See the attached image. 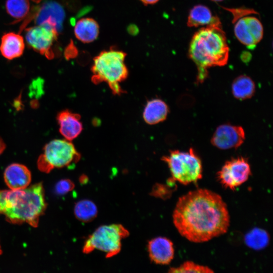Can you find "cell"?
<instances>
[{
    "instance_id": "cell-18",
    "label": "cell",
    "mask_w": 273,
    "mask_h": 273,
    "mask_svg": "<svg viewBox=\"0 0 273 273\" xmlns=\"http://www.w3.org/2000/svg\"><path fill=\"white\" fill-rule=\"evenodd\" d=\"M210 10L205 6L198 5L190 10L188 18L187 26L198 27L210 24L214 19Z\"/></svg>"
},
{
    "instance_id": "cell-10",
    "label": "cell",
    "mask_w": 273,
    "mask_h": 273,
    "mask_svg": "<svg viewBox=\"0 0 273 273\" xmlns=\"http://www.w3.org/2000/svg\"><path fill=\"white\" fill-rule=\"evenodd\" d=\"M65 13L58 3L48 1L30 10L23 23L20 31L26 28L30 21L34 20L36 25L47 23L55 27L58 31L62 29Z\"/></svg>"
},
{
    "instance_id": "cell-13",
    "label": "cell",
    "mask_w": 273,
    "mask_h": 273,
    "mask_svg": "<svg viewBox=\"0 0 273 273\" xmlns=\"http://www.w3.org/2000/svg\"><path fill=\"white\" fill-rule=\"evenodd\" d=\"M148 251L150 259L157 264H168L174 257L173 243L163 237H156L149 241Z\"/></svg>"
},
{
    "instance_id": "cell-6",
    "label": "cell",
    "mask_w": 273,
    "mask_h": 273,
    "mask_svg": "<svg viewBox=\"0 0 273 273\" xmlns=\"http://www.w3.org/2000/svg\"><path fill=\"white\" fill-rule=\"evenodd\" d=\"M161 159L167 164L173 181L188 185L202 177L201 161L192 148L188 152L171 151Z\"/></svg>"
},
{
    "instance_id": "cell-2",
    "label": "cell",
    "mask_w": 273,
    "mask_h": 273,
    "mask_svg": "<svg viewBox=\"0 0 273 273\" xmlns=\"http://www.w3.org/2000/svg\"><path fill=\"white\" fill-rule=\"evenodd\" d=\"M189 56L196 64L197 81L202 83L208 76L207 69L222 66L228 61L229 48L219 18L202 27L192 36L189 48Z\"/></svg>"
},
{
    "instance_id": "cell-26",
    "label": "cell",
    "mask_w": 273,
    "mask_h": 273,
    "mask_svg": "<svg viewBox=\"0 0 273 273\" xmlns=\"http://www.w3.org/2000/svg\"><path fill=\"white\" fill-rule=\"evenodd\" d=\"M75 187L73 182L69 179H62L57 182L55 190L57 194L62 195L72 191Z\"/></svg>"
},
{
    "instance_id": "cell-24",
    "label": "cell",
    "mask_w": 273,
    "mask_h": 273,
    "mask_svg": "<svg viewBox=\"0 0 273 273\" xmlns=\"http://www.w3.org/2000/svg\"><path fill=\"white\" fill-rule=\"evenodd\" d=\"M168 273H214V271L208 266L188 261L178 267L170 268Z\"/></svg>"
},
{
    "instance_id": "cell-12",
    "label": "cell",
    "mask_w": 273,
    "mask_h": 273,
    "mask_svg": "<svg viewBox=\"0 0 273 273\" xmlns=\"http://www.w3.org/2000/svg\"><path fill=\"white\" fill-rule=\"evenodd\" d=\"M4 178L10 190H23L29 186L31 173L25 165L15 163L9 165L5 169Z\"/></svg>"
},
{
    "instance_id": "cell-9",
    "label": "cell",
    "mask_w": 273,
    "mask_h": 273,
    "mask_svg": "<svg viewBox=\"0 0 273 273\" xmlns=\"http://www.w3.org/2000/svg\"><path fill=\"white\" fill-rule=\"evenodd\" d=\"M251 174L247 160L243 157L226 161L217 173L220 183L226 188L235 190L245 183Z\"/></svg>"
},
{
    "instance_id": "cell-14",
    "label": "cell",
    "mask_w": 273,
    "mask_h": 273,
    "mask_svg": "<svg viewBox=\"0 0 273 273\" xmlns=\"http://www.w3.org/2000/svg\"><path fill=\"white\" fill-rule=\"evenodd\" d=\"M56 118L59 132L65 140L71 141L81 133L83 125L79 114L66 109L60 111Z\"/></svg>"
},
{
    "instance_id": "cell-8",
    "label": "cell",
    "mask_w": 273,
    "mask_h": 273,
    "mask_svg": "<svg viewBox=\"0 0 273 273\" xmlns=\"http://www.w3.org/2000/svg\"><path fill=\"white\" fill-rule=\"evenodd\" d=\"M28 46L34 51L52 59L55 57L53 46L59 32L54 26L43 23L25 29Z\"/></svg>"
},
{
    "instance_id": "cell-7",
    "label": "cell",
    "mask_w": 273,
    "mask_h": 273,
    "mask_svg": "<svg viewBox=\"0 0 273 273\" xmlns=\"http://www.w3.org/2000/svg\"><path fill=\"white\" fill-rule=\"evenodd\" d=\"M129 234L128 230L120 224L100 226L88 237L82 251L87 254L97 249L105 252L107 258L113 257L119 253L121 240Z\"/></svg>"
},
{
    "instance_id": "cell-11",
    "label": "cell",
    "mask_w": 273,
    "mask_h": 273,
    "mask_svg": "<svg viewBox=\"0 0 273 273\" xmlns=\"http://www.w3.org/2000/svg\"><path fill=\"white\" fill-rule=\"evenodd\" d=\"M245 139V131L241 126L224 124L216 128L211 142L219 149L227 150L239 147Z\"/></svg>"
},
{
    "instance_id": "cell-25",
    "label": "cell",
    "mask_w": 273,
    "mask_h": 273,
    "mask_svg": "<svg viewBox=\"0 0 273 273\" xmlns=\"http://www.w3.org/2000/svg\"><path fill=\"white\" fill-rule=\"evenodd\" d=\"M245 19L251 34L258 43L263 36V28L261 22L253 16H246Z\"/></svg>"
},
{
    "instance_id": "cell-22",
    "label": "cell",
    "mask_w": 273,
    "mask_h": 273,
    "mask_svg": "<svg viewBox=\"0 0 273 273\" xmlns=\"http://www.w3.org/2000/svg\"><path fill=\"white\" fill-rule=\"evenodd\" d=\"M5 6L7 13L16 22L25 19L30 11L28 0H6Z\"/></svg>"
},
{
    "instance_id": "cell-4",
    "label": "cell",
    "mask_w": 273,
    "mask_h": 273,
    "mask_svg": "<svg viewBox=\"0 0 273 273\" xmlns=\"http://www.w3.org/2000/svg\"><path fill=\"white\" fill-rule=\"evenodd\" d=\"M126 56L123 51L114 49L99 53L94 58L91 68L92 81L96 84L105 82L114 95L122 94L120 83L127 78L128 74L124 62Z\"/></svg>"
},
{
    "instance_id": "cell-19",
    "label": "cell",
    "mask_w": 273,
    "mask_h": 273,
    "mask_svg": "<svg viewBox=\"0 0 273 273\" xmlns=\"http://www.w3.org/2000/svg\"><path fill=\"white\" fill-rule=\"evenodd\" d=\"M232 89L233 94L236 98L245 100L253 96L255 86L253 81L249 77L243 75L234 80Z\"/></svg>"
},
{
    "instance_id": "cell-29",
    "label": "cell",
    "mask_w": 273,
    "mask_h": 273,
    "mask_svg": "<svg viewBox=\"0 0 273 273\" xmlns=\"http://www.w3.org/2000/svg\"><path fill=\"white\" fill-rule=\"evenodd\" d=\"M144 5H153L157 3L159 0H140Z\"/></svg>"
},
{
    "instance_id": "cell-23",
    "label": "cell",
    "mask_w": 273,
    "mask_h": 273,
    "mask_svg": "<svg viewBox=\"0 0 273 273\" xmlns=\"http://www.w3.org/2000/svg\"><path fill=\"white\" fill-rule=\"evenodd\" d=\"M234 33L237 38L249 49H254L257 44L251 34L245 17L238 20L234 26Z\"/></svg>"
},
{
    "instance_id": "cell-27",
    "label": "cell",
    "mask_w": 273,
    "mask_h": 273,
    "mask_svg": "<svg viewBox=\"0 0 273 273\" xmlns=\"http://www.w3.org/2000/svg\"><path fill=\"white\" fill-rule=\"evenodd\" d=\"M168 192L166 186L161 185H157L154 186L152 189L151 194L155 197L162 198L167 196Z\"/></svg>"
},
{
    "instance_id": "cell-16",
    "label": "cell",
    "mask_w": 273,
    "mask_h": 273,
    "mask_svg": "<svg viewBox=\"0 0 273 273\" xmlns=\"http://www.w3.org/2000/svg\"><path fill=\"white\" fill-rule=\"evenodd\" d=\"M168 112V107L165 102L159 99H152L144 108L143 118L148 124H156L165 120Z\"/></svg>"
},
{
    "instance_id": "cell-31",
    "label": "cell",
    "mask_w": 273,
    "mask_h": 273,
    "mask_svg": "<svg viewBox=\"0 0 273 273\" xmlns=\"http://www.w3.org/2000/svg\"><path fill=\"white\" fill-rule=\"evenodd\" d=\"M211 1H213V2H219L223 1V0H211Z\"/></svg>"
},
{
    "instance_id": "cell-21",
    "label": "cell",
    "mask_w": 273,
    "mask_h": 273,
    "mask_svg": "<svg viewBox=\"0 0 273 273\" xmlns=\"http://www.w3.org/2000/svg\"><path fill=\"white\" fill-rule=\"evenodd\" d=\"M245 242L247 246L259 250L266 247L269 242L267 232L260 228H255L246 234Z\"/></svg>"
},
{
    "instance_id": "cell-28",
    "label": "cell",
    "mask_w": 273,
    "mask_h": 273,
    "mask_svg": "<svg viewBox=\"0 0 273 273\" xmlns=\"http://www.w3.org/2000/svg\"><path fill=\"white\" fill-rule=\"evenodd\" d=\"M6 148V145L3 139L0 136V155L3 153Z\"/></svg>"
},
{
    "instance_id": "cell-20",
    "label": "cell",
    "mask_w": 273,
    "mask_h": 273,
    "mask_svg": "<svg viewBox=\"0 0 273 273\" xmlns=\"http://www.w3.org/2000/svg\"><path fill=\"white\" fill-rule=\"evenodd\" d=\"M74 212L75 217L79 220L83 222H88L96 217L98 209L93 201L84 199L75 204Z\"/></svg>"
},
{
    "instance_id": "cell-5",
    "label": "cell",
    "mask_w": 273,
    "mask_h": 273,
    "mask_svg": "<svg viewBox=\"0 0 273 273\" xmlns=\"http://www.w3.org/2000/svg\"><path fill=\"white\" fill-rule=\"evenodd\" d=\"M80 157L71 141L55 139L44 145L37 164L40 171L48 173L55 168L71 167L79 161Z\"/></svg>"
},
{
    "instance_id": "cell-17",
    "label": "cell",
    "mask_w": 273,
    "mask_h": 273,
    "mask_svg": "<svg viewBox=\"0 0 273 273\" xmlns=\"http://www.w3.org/2000/svg\"><path fill=\"white\" fill-rule=\"evenodd\" d=\"M74 32L77 39L83 43H89L98 37L99 26L95 19L92 18H83L76 23Z\"/></svg>"
},
{
    "instance_id": "cell-32",
    "label": "cell",
    "mask_w": 273,
    "mask_h": 273,
    "mask_svg": "<svg viewBox=\"0 0 273 273\" xmlns=\"http://www.w3.org/2000/svg\"><path fill=\"white\" fill-rule=\"evenodd\" d=\"M2 250L1 246L0 244V255L2 254Z\"/></svg>"
},
{
    "instance_id": "cell-15",
    "label": "cell",
    "mask_w": 273,
    "mask_h": 273,
    "mask_svg": "<svg viewBox=\"0 0 273 273\" xmlns=\"http://www.w3.org/2000/svg\"><path fill=\"white\" fill-rule=\"evenodd\" d=\"M24 49V40L19 33L10 32L2 36L0 43V53L6 59L11 60L21 57Z\"/></svg>"
},
{
    "instance_id": "cell-3",
    "label": "cell",
    "mask_w": 273,
    "mask_h": 273,
    "mask_svg": "<svg viewBox=\"0 0 273 273\" xmlns=\"http://www.w3.org/2000/svg\"><path fill=\"white\" fill-rule=\"evenodd\" d=\"M47 207L42 183L23 190H0V214L10 223L37 227Z\"/></svg>"
},
{
    "instance_id": "cell-1",
    "label": "cell",
    "mask_w": 273,
    "mask_h": 273,
    "mask_svg": "<svg viewBox=\"0 0 273 273\" xmlns=\"http://www.w3.org/2000/svg\"><path fill=\"white\" fill-rule=\"evenodd\" d=\"M172 218L179 234L195 243L206 242L225 233L230 224L227 206L221 197L202 189L180 197Z\"/></svg>"
},
{
    "instance_id": "cell-30",
    "label": "cell",
    "mask_w": 273,
    "mask_h": 273,
    "mask_svg": "<svg viewBox=\"0 0 273 273\" xmlns=\"http://www.w3.org/2000/svg\"><path fill=\"white\" fill-rule=\"evenodd\" d=\"M31 1L36 4H39L41 2L42 0H31Z\"/></svg>"
}]
</instances>
